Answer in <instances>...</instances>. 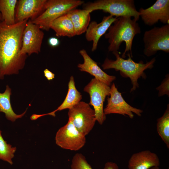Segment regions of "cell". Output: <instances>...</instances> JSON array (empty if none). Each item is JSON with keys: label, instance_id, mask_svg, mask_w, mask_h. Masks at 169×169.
<instances>
[{"label": "cell", "instance_id": "cell-12", "mask_svg": "<svg viewBox=\"0 0 169 169\" xmlns=\"http://www.w3.org/2000/svg\"><path fill=\"white\" fill-rule=\"evenodd\" d=\"M140 17L145 24L152 26L159 21L169 24V0H157L151 6L146 9L141 8Z\"/></svg>", "mask_w": 169, "mask_h": 169}, {"label": "cell", "instance_id": "cell-30", "mask_svg": "<svg viewBox=\"0 0 169 169\" xmlns=\"http://www.w3.org/2000/svg\"><path fill=\"white\" fill-rule=\"evenodd\" d=\"M3 21L2 18L1 13L0 12V22Z\"/></svg>", "mask_w": 169, "mask_h": 169}, {"label": "cell", "instance_id": "cell-14", "mask_svg": "<svg viewBox=\"0 0 169 169\" xmlns=\"http://www.w3.org/2000/svg\"><path fill=\"white\" fill-rule=\"evenodd\" d=\"M79 53L84 59L83 63L79 64L77 65L79 70L88 73L95 79L110 86L111 82L115 79L116 77L108 75L104 72L90 57L85 49L80 50Z\"/></svg>", "mask_w": 169, "mask_h": 169}, {"label": "cell", "instance_id": "cell-8", "mask_svg": "<svg viewBox=\"0 0 169 169\" xmlns=\"http://www.w3.org/2000/svg\"><path fill=\"white\" fill-rule=\"evenodd\" d=\"M68 115L76 128L85 136L92 130L96 121L94 109L84 101L69 109Z\"/></svg>", "mask_w": 169, "mask_h": 169}, {"label": "cell", "instance_id": "cell-3", "mask_svg": "<svg viewBox=\"0 0 169 169\" xmlns=\"http://www.w3.org/2000/svg\"><path fill=\"white\" fill-rule=\"evenodd\" d=\"M112 53L115 56L116 59L113 60L106 58L102 65V68L103 69H115L116 71H120L123 77L130 78L132 85L131 92L138 87V79L141 77H146L144 71L148 69H152L156 61L155 58H154L146 63H144L141 61L136 63L132 59L130 54H126L128 57L127 59H125L120 56L118 51Z\"/></svg>", "mask_w": 169, "mask_h": 169}, {"label": "cell", "instance_id": "cell-24", "mask_svg": "<svg viewBox=\"0 0 169 169\" xmlns=\"http://www.w3.org/2000/svg\"><path fill=\"white\" fill-rule=\"evenodd\" d=\"M71 169H93L81 153H77L73 156L71 165Z\"/></svg>", "mask_w": 169, "mask_h": 169}, {"label": "cell", "instance_id": "cell-1", "mask_svg": "<svg viewBox=\"0 0 169 169\" xmlns=\"http://www.w3.org/2000/svg\"><path fill=\"white\" fill-rule=\"evenodd\" d=\"M28 19L8 25L0 22V79L18 74L24 67L27 55L21 54L23 31Z\"/></svg>", "mask_w": 169, "mask_h": 169}, {"label": "cell", "instance_id": "cell-10", "mask_svg": "<svg viewBox=\"0 0 169 169\" xmlns=\"http://www.w3.org/2000/svg\"><path fill=\"white\" fill-rule=\"evenodd\" d=\"M110 97L107 99V103L104 109L105 115L117 114L124 116L127 115L131 119L133 118V113L139 116H141L143 111L133 107L128 104L124 100L121 94L113 83L110 87Z\"/></svg>", "mask_w": 169, "mask_h": 169}, {"label": "cell", "instance_id": "cell-19", "mask_svg": "<svg viewBox=\"0 0 169 169\" xmlns=\"http://www.w3.org/2000/svg\"><path fill=\"white\" fill-rule=\"evenodd\" d=\"M68 91L65 99L61 104L54 110L51 112L54 117L58 111L69 109L78 104L82 99V95L77 89L73 76H71L68 83Z\"/></svg>", "mask_w": 169, "mask_h": 169}, {"label": "cell", "instance_id": "cell-4", "mask_svg": "<svg viewBox=\"0 0 169 169\" xmlns=\"http://www.w3.org/2000/svg\"><path fill=\"white\" fill-rule=\"evenodd\" d=\"M83 4V9L90 13L95 10H101L114 17L128 16L137 21L140 17L133 0H97Z\"/></svg>", "mask_w": 169, "mask_h": 169}, {"label": "cell", "instance_id": "cell-20", "mask_svg": "<svg viewBox=\"0 0 169 169\" xmlns=\"http://www.w3.org/2000/svg\"><path fill=\"white\" fill-rule=\"evenodd\" d=\"M12 90L8 85H7L4 92L0 93V112L4 113L6 118L9 120L14 122L18 119L23 117L26 112V110L21 114H16L13 111L10 102Z\"/></svg>", "mask_w": 169, "mask_h": 169}, {"label": "cell", "instance_id": "cell-29", "mask_svg": "<svg viewBox=\"0 0 169 169\" xmlns=\"http://www.w3.org/2000/svg\"><path fill=\"white\" fill-rule=\"evenodd\" d=\"M149 169H160L159 166H154L151 167ZM168 169H169L168 168Z\"/></svg>", "mask_w": 169, "mask_h": 169}, {"label": "cell", "instance_id": "cell-18", "mask_svg": "<svg viewBox=\"0 0 169 169\" xmlns=\"http://www.w3.org/2000/svg\"><path fill=\"white\" fill-rule=\"evenodd\" d=\"M51 28L58 37L71 38L76 35L73 25L67 13L55 19L51 24Z\"/></svg>", "mask_w": 169, "mask_h": 169}, {"label": "cell", "instance_id": "cell-15", "mask_svg": "<svg viewBox=\"0 0 169 169\" xmlns=\"http://www.w3.org/2000/svg\"><path fill=\"white\" fill-rule=\"evenodd\" d=\"M117 18L109 15L104 16L100 23H98L95 21L90 22L85 32V37L88 41L93 42L92 51L97 49L99 39L106 33Z\"/></svg>", "mask_w": 169, "mask_h": 169}, {"label": "cell", "instance_id": "cell-7", "mask_svg": "<svg viewBox=\"0 0 169 169\" xmlns=\"http://www.w3.org/2000/svg\"><path fill=\"white\" fill-rule=\"evenodd\" d=\"M110 86L95 78L92 79L84 89V91L89 94V104L93 107L96 120L100 125L106 119L103 105L105 98L110 95Z\"/></svg>", "mask_w": 169, "mask_h": 169}, {"label": "cell", "instance_id": "cell-11", "mask_svg": "<svg viewBox=\"0 0 169 169\" xmlns=\"http://www.w3.org/2000/svg\"><path fill=\"white\" fill-rule=\"evenodd\" d=\"M44 35L39 26L29 20L23 31L20 54L28 55L38 54L41 51Z\"/></svg>", "mask_w": 169, "mask_h": 169}, {"label": "cell", "instance_id": "cell-28", "mask_svg": "<svg viewBox=\"0 0 169 169\" xmlns=\"http://www.w3.org/2000/svg\"><path fill=\"white\" fill-rule=\"evenodd\" d=\"M104 169H119V168L116 163L108 162L105 163Z\"/></svg>", "mask_w": 169, "mask_h": 169}, {"label": "cell", "instance_id": "cell-6", "mask_svg": "<svg viewBox=\"0 0 169 169\" xmlns=\"http://www.w3.org/2000/svg\"><path fill=\"white\" fill-rule=\"evenodd\" d=\"M143 52L147 57L156 54L158 51L169 52V24L161 27H154L145 32L143 38Z\"/></svg>", "mask_w": 169, "mask_h": 169}, {"label": "cell", "instance_id": "cell-27", "mask_svg": "<svg viewBox=\"0 0 169 169\" xmlns=\"http://www.w3.org/2000/svg\"><path fill=\"white\" fill-rule=\"evenodd\" d=\"M44 75L48 80L53 79L55 77V74L47 69L44 71Z\"/></svg>", "mask_w": 169, "mask_h": 169}, {"label": "cell", "instance_id": "cell-25", "mask_svg": "<svg viewBox=\"0 0 169 169\" xmlns=\"http://www.w3.org/2000/svg\"><path fill=\"white\" fill-rule=\"evenodd\" d=\"M169 80L168 75L164 80L161 84L156 88V90L159 91L158 96H161L164 95H169Z\"/></svg>", "mask_w": 169, "mask_h": 169}, {"label": "cell", "instance_id": "cell-26", "mask_svg": "<svg viewBox=\"0 0 169 169\" xmlns=\"http://www.w3.org/2000/svg\"><path fill=\"white\" fill-rule=\"evenodd\" d=\"M48 43L49 45L53 48L58 46L60 44L59 39L55 37H51L49 38Z\"/></svg>", "mask_w": 169, "mask_h": 169}, {"label": "cell", "instance_id": "cell-9", "mask_svg": "<svg viewBox=\"0 0 169 169\" xmlns=\"http://www.w3.org/2000/svg\"><path fill=\"white\" fill-rule=\"evenodd\" d=\"M56 144L61 148L77 151L85 145V136L80 133L69 119L67 124L60 128L55 136Z\"/></svg>", "mask_w": 169, "mask_h": 169}, {"label": "cell", "instance_id": "cell-23", "mask_svg": "<svg viewBox=\"0 0 169 169\" xmlns=\"http://www.w3.org/2000/svg\"><path fill=\"white\" fill-rule=\"evenodd\" d=\"M16 149V147H12L4 140L0 130V159L12 164V159L14 156Z\"/></svg>", "mask_w": 169, "mask_h": 169}, {"label": "cell", "instance_id": "cell-2", "mask_svg": "<svg viewBox=\"0 0 169 169\" xmlns=\"http://www.w3.org/2000/svg\"><path fill=\"white\" fill-rule=\"evenodd\" d=\"M141 33L138 23L132 17L125 16L117 18L109 28L108 32L105 34V37L108 39L109 43L108 51L112 52L118 51L121 44L124 42L125 47L121 57L125 58L127 53L132 57L133 39L136 35Z\"/></svg>", "mask_w": 169, "mask_h": 169}, {"label": "cell", "instance_id": "cell-21", "mask_svg": "<svg viewBox=\"0 0 169 169\" xmlns=\"http://www.w3.org/2000/svg\"><path fill=\"white\" fill-rule=\"evenodd\" d=\"M17 0H0V12L3 21L7 25L15 24V12Z\"/></svg>", "mask_w": 169, "mask_h": 169}, {"label": "cell", "instance_id": "cell-17", "mask_svg": "<svg viewBox=\"0 0 169 169\" xmlns=\"http://www.w3.org/2000/svg\"><path fill=\"white\" fill-rule=\"evenodd\" d=\"M90 13L85 9L75 8L67 13L74 26L76 35L85 33L90 22Z\"/></svg>", "mask_w": 169, "mask_h": 169}, {"label": "cell", "instance_id": "cell-16", "mask_svg": "<svg viewBox=\"0 0 169 169\" xmlns=\"http://www.w3.org/2000/svg\"><path fill=\"white\" fill-rule=\"evenodd\" d=\"M160 165L159 159L157 155L146 150L135 153L128 161L129 169H149Z\"/></svg>", "mask_w": 169, "mask_h": 169}, {"label": "cell", "instance_id": "cell-13", "mask_svg": "<svg viewBox=\"0 0 169 169\" xmlns=\"http://www.w3.org/2000/svg\"><path fill=\"white\" fill-rule=\"evenodd\" d=\"M47 0H19L15 9V23L30 18L33 21L45 10Z\"/></svg>", "mask_w": 169, "mask_h": 169}, {"label": "cell", "instance_id": "cell-22", "mask_svg": "<svg viewBox=\"0 0 169 169\" xmlns=\"http://www.w3.org/2000/svg\"><path fill=\"white\" fill-rule=\"evenodd\" d=\"M157 133L169 148V105L163 115L157 120L156 125Z\"/></svg>", "mask_w": 169, "mask_h": 169}, {"label": "cell", "instance_id": "cell-5", "mask_svg": "<svg viewBox=\"0 0 169 169\" xmlns=\"http://www.w3.org/2000/svg\"><path fill=\"white\" fill-rule=\"evenodd\" d=\"M84 3L81 0H47L44 11L31 21L41 29L48 31L55 19Z\"/></svg>", "mask_w": 169, "mask_h": 169}]
</instances>
